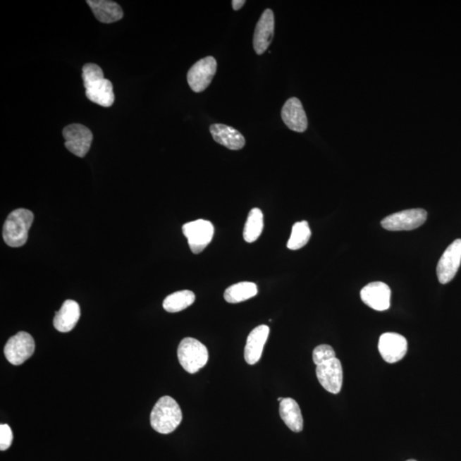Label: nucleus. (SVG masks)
I'll return each instance as SVG.
<instances>
[{
	"label": "nucleus",
	"mask_w": 461,
	"mask_h": 461,
	"mask_svg": "<svg viewBox=\"0 0 461 461\" xmlns=\"http://www.w3.org/2000/svg\"><path fill=\"white\" fill-rule=\"evenodd\" d=\"M427 219L423 209H412L391 214L384 218L381 225L388 230H411L422 226Z\"/></svg>",
	"instance_id": "0eeeda50"
},
{
	"label": "nucleus",
	"mask_w": 461,
	"mask_h": 461,
	"mask_svg": "<svg viewBox=\"0 0 461 461\" xmlns=\"http://www.w3.org/2000/svg\"><path fill=\"white\" fill-rule=\"evenodd\" d=\"M311 238V230L307 221L297 222L293 226L290 237L287 247L291 250H297L305 247Z\"/></svg>",
	"instance_id": "b1692460"
},
{
	"label": "nucleus",
	"mask_w": 461,
	"mask_h": 461,
	"mask_svg": "<svg viewBox=\"0 0 461 461\" xmlns=\"http://www.w3.org/2000/svg\"><path fill=\"white\" fill-rule=\"evenodd\" d=\"M257 293V286L254 283L245 281L228 287L225 291L224 298L229 303H238L256 297Z\"/></svg>",
	"instance_id": "412c9836"
},
{
	"label": "nucleus",
	"mask_w": 461,
	"mask_h": 461,
	"mask_svg": "<svg viewBox=\"0 0 461 461\" xmlns=\"http://www.w3.org/2000/svg\"><path fill=\"white\" fill-rule=\"evenodd\" d=\"M63 135L66 147L76 156L84 157L91 148L94 135L90 129L82 124H71L64 128Z\"/></svg>",
	"instance_id": "1a4fd4ad"
},
{
	"label": "nucleus",
	"mask_w": 461,
	"mask_h": 461,
	"mask_svg": "<svg viewBox=\"0 0 461 461\" xmlns=\"http://www.w3.org/2000/svg\"><path fill=\"white\" fill-rule=\"evenodd\" d=\"M280 414L290 430L301 432L303 429V419L300 407L293 398H284L280 404Z\"/></svg>",
	"instance_id": "aec40b11"
},
{
	"label": "nucleus",
	"mask_w": 461,
	"mask_h": 461,
	"mask_svg": "<svg viewBox=\"0 0 461 461\" xmlns=\"http://www.w3.org/2000/svg\"><path fill=\"white\" fill-rule=\"evenodd\" d=\"M195 300L196 296L192 291L180 290L166 297L163 306L168 313H178L188 309Z\"/></svg>",
	"instance_id": "4be33fe9"
},
{
	"label": "nucleus",
	"mask_w": 461,
	"mask_h": 461,
	"mask_svg": "<svg viewBox=\"0 0 461 461\" xmlns=\"http://www.w3.org/2000/svg\"><path fill=\"white\" fill-rule=\"evenodd\" d=\"M264 226V214L262 210L257 208L250 210L242 233L245 240L247 242L257 241L261 236Z\"/></svg>",
	"instance_id": "5701e85b"
},
{
	"label": "nucleus",
	"mask_w": 461,
	"mask_h": 461,
	"mask_svg": "<svg viewBox=\"0 0 461 461\" xmlns=\"http://www.w3.org/2000/svg\"><path fill=\"white\" fill-rule=\"evenodd\" d=\"M316 376L319 383L326 391L337 395L343 386V367L338 358L321 364L316 367Z\"/></svg>",
	"instance_id": "9b49d317"
},
{
	"label": "nucleus",
	"mask_w": 461,
	"mask_h": 461,
	"mask_svg": "<svg viewBox=\"0 0 461 461\" xmlns=\"http://www.w3.org/2000/svg\"><path fill=\"white\" fill-rule=\"evenodd\" d=\"M82 79L89 100L102 107L112 106L115 102L113 85L111 80L104 78L102 68L94 63L85 64Z\"/></svg>",
	"instance_id": "f257e3e1"
},
{
	"label": "nucleus",
	"mask_w": 461,
	"mask_h": 461,
	"mask_svg": "<svg viewBox=\"0 0 461 461\" xmlns=\"http://www.w3.org/2000/svg\"><path fill=\"white\" fill-rule=\"evenodd\" d=\"M460 264L461 240H456L445 250L438 262L436 274L441 284H448L455 278Z\"/></svg>",
	"instance_id": "9d476101"
},
{
	"label": "nucleus",
	"mask_w": 461,
	"mask_h": 461,
	"mask_svg": "<svg viewBox=\"0 0 461 461\" xmlns=\"http://www.w3.org/2000/svg\"><path fill=\"white\" fill-rule=\"evenodd\" d=\"M80 317V305L74 300H66L54 319V326L60 333H68L75 328Z\"/></svg>",
	"instance_id": "a211bd4d"
},
{
	"label": "nucleus",
	"mask_w": 461,
	"mask_h": 461,
	"mask_svg": "<svg viewBox=\"0 0 461 461\" xmlns=\"http://www.w3.org/2000/svg\"><path fill=\"white\" fill-rule=\"evenodd\" d=\"M407 461H417V460H407Z\"/></svg>",
	"instance_id": "c85d7f7f"
},
{
	"label": "nucleus",
	"mask_w": 461,
	"mask_h": 461,
	"mask_svg": "<svg viewBox=\"0 0 461 461\" xmlns=\"http://www.w3.org/2000/svg\"><path fill=\"white\" fill-rule=\"evenodd\" d=\"M334 358H336V353L333 348L330 345H319L314 350L313 361L316 366L331 361V359Z\"/></svg>",
	"instance_id": "393cba45"
},
{
	"label": "nucleus",
	"mask_w": 461,
	"mask_h": 461,
	"mask_svg": "<svg viewBox=\"0 0 461 461\" xmlns=\"http://www.w3.org/2000/svg\"><path fill=\"white\" fill-rule=\"evenodd\" d=\"M182 230L188 238L190 249L194 254L204 252L212 241L214 233L211 222L202 219L188 222L183 226Z\"/></svg>",
	"instance_id": "39448f33"
},
{
	"label": "nucleus",
	"mask_w": 461,
	"mask_h": 461,
	"mask_svg": "<svg viewBox=\"0 0 461 461\" xmlns=\"http://www.w3.org/2000/svg\"><path fill=\"white\" fill-rule=\"evenodd\" d=\"M391 291L386 283L373 282L361 290L362 300L371 309L386 311L390 309Z\"/></svg>",
	"instance_id": "ddd939ff"
},
{
	"label": "nucleus",
	"mask_w": 461,
	"mask_h": 461,
	"mask_svg": "<svg viewBox=\"0 0 461 461\" xmlns=\"http://www.w3.org/2000/svg\"><path fill=\"white\" fill-rule=\"evenodd\" d=\"M97 19L103 23L120 21L123 18V11L118 4L110 0H87Z\"/></svg>",
	"instance_id": "6ab92c4d"
},
{
	"label": "nucleus",
	"mask_w": 461,
	"mask_h": 461,
	"mask_svg": "<svg viewBox=\"0 0 461 461\" xmlns=\"http://www.w3.org/2000/svg\"><path fill=\"white\" fill-rule=\"evenodd\" d=\"M35 350L33 337L25 331H20L8 340L4 353L12 365L19 366L33 355Z\"/></svg>",
	"instance_id": "423d86ee"
},
{
	"label": "nucleus",
	"mask_w": 461,
	"mask_h": 461,
	"mask_svg": "<svg viewBox=\"0 0 461 461\" xmlns=\"http://www.w3.org/2000/svg\"><path fill=\"white\" fill-rule=\"evenodd\" d=\"M283 399H284V398H278V402H281Z\"/></svg>",
	"instance_id": "cd10ccee"
},
{
	"label": "nucleus",
	"mask_w": 461,
	"mask_h": 461,
	"mask_svg": "<svg viewBox=\"0 0 461 461\" xmlns=\"http://www.w3.org/2000/svg\"><path fill=\"white\" fill-rule=\"evenodd\" d=\"M209 130L216 142L232 151H238L245 145V137L233 127L224 124H213Z\"/></svg>",
	"instance_id": "f3484780"
},
{
	"label": "nucleus",
	"mask_w": 461,
	"mask_h": 461,
	"mask_svg": "<svg viewBox=\"0 0 461 461\" xmlns=\"http://www.w3.org/2000/svg\"><path fill=\"white\" fill-rule=\"evenodd\" d=\"M283 121L290 130L303 133L307 128V118L302 102L297 98H290L286 101L282 108Z\"/></svg>",
	"instance_id": "2eb2a0df"
},
{
	"label": "nucleus",
	"mask_w": 461,
	"mask_h": 461,
	"mask_svg": "<svg viewBox=\"0 0 461 461\" xmlns=\"http://www.w3.org/2000/svg\"><path fill=\"white\" fill-rule=\"evenodd\" d=\"M269 333V327L262 325L256 327L249 334L245 349V359L250 365H254L260 361Z\"/></svg>",
	"instance_id": "dca6fc26"
},
{
	"label": "nucleus",
	"mask_w": 461,
	"mask_h": 461,
	"mask_svg": "<svg viewBox=\"0 0 461 461\" xmlns=\"http://www.w3.org/2000/svg\"><path fill=\"white\" fill-rule=\"evenodd\" d=\"M217 62L213 56H206L194 64L188 73V82L192 90L202 92L208 88L216 74Z\"/></svg>",
	"instance_id": "6e6552de"
},
{
	"label": "nucleus",
	"mask_w": 461,
	"mask_h": 461,
	"mask_svg": "<svg viewBox=\"0 0 461 461\" xmlns=\"http://www.w3.org/2000/svg\"><path fill=\"white\" fill-rule=\"evenodd\" d=\"M177 354L181 367L191 374L197 373L209 359L207 348L192 338H185L180 342Z\"/></svg>",
	"instance_id": "20e7f679"
},
{
	"label": "nucleus",
	"mask_w": 461,
	"mask_h": 461,
	"mask_svg": "<svg viewBox=\"0 0 461 461\" xmlns=\"http://www.w3.org/2000/svg\"><path fill=\"white\" fill-rule=\"evenodd\" d=\"M33 221L34 214L30 210L18 209L12 211L3 228V238L6 245L14 248L25 245Z\"/></svg>",
	"instance_id": "7ed1b4c3"
},
{
	"label": "nucleus",
	"mask_w": 461,
	"mask_h": 461,
	"mask_svg": "<svg viewBox=\"0 0 461 461\" xmlns=\"http://www.w3.org/2000/svg\"><path fill=\"white\" fill-rule=\"evenodd\" d=\"M13 434L8 424H2L0 426V450L6 451L11 446Z\"/></svg>",
	"instance_id": "a878e982"
},
{
	"label": "nucleus",
	"mask_w": 461,
	"mask_h": 461,
	"mask_svg": "<svg viewBox=\"0 0 461 461\" xmlns=\"http://www.w3.org/2000/svg\"><path fill=\"white\" fill-rule=\"evenodd\" d=\"M183 416L175 399L165 395L154 406L151 414L152 427L161 434H169L180 426Z\"/></svg>",
	"instance_id": "f03ea898"
},
{
	"label": "nucleus",
	"mask_w": 461,
	"mask_h": 461,
	"mask_svg": "<svg viewBox=\"0 0 461 461\" xmlns=\"http://www.w3.org/2000/svg\"><path fill=\"white\" fill-rule=\"evenodd\" d=\"M379 350L382 358L386 362H398L407 354V339L398 333H383L379 338Z\"/></svg>",
	"instance_id": "f8f14e48"
},
{
	"label": "nucleus",
	"mask_w": 461,
	"mask_h": 461,
	"mask_svg": "<svg viewBox=\"0 0 461 461\" xmlns=\"http://www.w3.org/2000/svg\"><path fill=\"white\" fill-rule=\"evenodd\" d=\"M274 35V15L266 9L261 16L254 30L253 46L257 55H262L273 42Z\"/></svg>",
	"instance_id": "4468645a"
},
{
	"label": "nucleus",
	"mask_w": 461,
	"mask_h": 461,
	"mask_svg": "<svg viewBox=\"0 0 461 461\" xmlns=\"http://www.w3.org/2000/svg\"><path fill=\"white\" fill-rule=\"evenodd\" d=\"M245 0H233L232 1V5L234 11L240 10L242 6H245Z\"/></svg>",
	"instance_id": "bb28decb"
}]
</instances>
